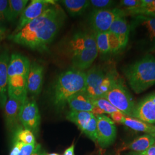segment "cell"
<instances>
[{"label": "cell", "instance_id": "36", "mask_svg": "<svg viewBox=\"0 0 155 155\" xmlns=\"http://www.w3.org/2000/svg\"><path fill=\"white\" fill-rule=\"evenodd\" d=\"M134 153L136 155H155V144L144 152H135Z\"/></svg>", "mask_w": 155, "mask_h": 155}, {"label": "cell", "instance_id": "43", "mask_svg": "<svg viewBox=\"0 0 155 155\" xmlns=\"http://www.w3.org/2000/svg\"><path fill=\"white\" fill-rule=\"evenodd\" d=\"M155 16V15H154V16ZM152 17H153V16H152Z\"/></svg>", "mask_w": 155, "mask_h": 155}, {"label": "cell", "instance_id": "35", "mask_svg": "<svg viewBox=\"0 0 155 155\" xmlns=\"http://www.w3.org/2000/svg\"><path fill=\"white\" fill-rule=\"evenodd\" d=\"M23 144H24L21 142L15 140L13 146L10 153V155H18L22 148Z\"/></svg>", "mask_w": 155, "mask_h": 155}, {"label": "cell", "instance_id": "16", "mask_svg": "<svg viewBox=\"0 0 155 155\" xmlns=\"http://www.w3.org/2000/svg\"><path fill=\"white\" fill-rule=\"evenodd\" d=\"M10 60L7 50L0 54V105L4 108L8 101V70Z\"/></svg>", "mask_w": 155, "mask_h": 155}, {"label": "cell", "instance_id": "45", "mask_svg": "<svg viewBox=\"0 0 155 155\" xmlns=\"http://www.w3.org/2000/svg\"><path fill=\"white\" fill-rule=\"evenodd\" d=\"M155 137H154V138H155Z\"/></svg>", "mask_w": 155, "mask_h": 155}, {"label": "cell", "instance_id": "40", "mask_svg": "<svg viewBox=\"0 0 155 155\" xmlns=\"http://www.w3.org/2000/svg\"><path fill=\"white\" fill-rule=\"evenodd\" d=\"M45 155H60L56 153H45Z\"/></svg>", "mask_w": 155, "mask_h": 155}, {"label": "cell", "instance_id": "4", "mask_svg": "<svg viewBox=\"0 0 155 155\" xmlns=\"http://www.w3.org/2000/svg\"><path fill=\"white\" fill-rule=\"evenodd\" d=\"M124 73L133 91L141 93L155 84V58L146 56L125 67Z\"/></svg>", "mask_w": 155, "mask_h": 155}, {"label": "cell", "instance_id": "41", "mask_svg": "<svg viewBox=\"0 0 155 155\" xmlns=\"http://www.w3.org/2000/svg\"><path fill=\"white\" fill-rule=\"evenodd\" d=\"M132 155H135V154H134V153H132Z\"/></svg>", "mask_w": 155, "mask_h": 155}, {"label": "cell", "instance_id": "39", "mask_svg": "<svg viewBox=\"0 0 155 155\" xmlns=\"http://www.w3.org/2000/svg\"><path fill=\"white\" fill-rule=\"evenodd\" d=\"M6 36V29L0 26V41L5 39Z\"/></svg>", "mask_w": 155, "mask_h": 155}, {"label": "cell", "instance_id": "17", "mask_svg": "<svg viewBox=\"0 0 155 155\" xmlns=\"http://www.w3.org/2000/svg\"><path fill=\"white\" fill-rule=\"evenodd\" d=\"M71 110L88 111L93 113L95 108L92 98L84 91L78 93L71 97L67 101Z\"/></svg>", "mask_w": 155, "mask_h": 155}, {"label": "cell", "instance_id": "8", "mask_svg": "<svg viewBox=\"0 0 155 155\" xmlns=\"http://www.w3.org/2000/svg\"><path fill=\"white\" fill-rule=\"evenodd\" d=\"M19 120L24 128L33 133H38L41 116L35 100L27 98L22 103L20 111Z\"/></svg>", "mask_w": 155, "mask_h": 155}, {"label": "cell", "instance_id": "31", "mask_svg": "<svg viewBox=\"0 0 155 155\" xmlns=\"http://www.w3.org/2000/svg\"><path fill=\"white\" fill-rule=\"evenodd\" d=\"M120 2L121 6L125 9V11L139 8L142 4V0H123Z\"/></svg>", "mask_w": 155, "mask_h": 155}, {"label": "cell", "instance_id": "22", "mask_svg": "<svg viewBox=\"0 0 155 155\" xmlns=\"http://www.w3.org/2000/svg\"><path fill=\"white\" fill-rule=\"evenodd\" d=\"M28 0H9L6 21H13L21 15L26 8Z\"/></svg>", "mask_w": 155, "mask_h": 155}, {"label": "cell", "instance_id": "25", "mask_svg": "<svg viewBox=\"0 0 155 155\" xmlns=\"http://www.w3.org/2000/svg\"><path fill=\"white\" fill-rule=\"evenodd\" d=\"M136 21L146 29L150 40H155V18L153 17L139 15Z\"/></svg>", "mask_w": 155, "mask_h": 155}, {"label": "cell", "instance_id": "21", "mask_svg": "<svg viewBox=\"0 0 155 155\" xmlns=\"http://www.w3.org/2000/svg\"><path fill=\"white\" fill-rule=\"evenodd\" d=\"M60 2L72 16L81 15L90 6L87 0H62Z\"/></svg>", "mask_w": 155, "mask_h": 155}, {"label": "cell", "instance_id": "7", "mask_svg": "<svg viewBox=\"0 0 155 155\" xmlns=\"http://www.w3.org/2000/svg\"><path fill=\"white\" fill-rule=\"evenodd\" d=\"M125 15L124 10L118 8L95 9L89 17L90 25L95 33L108 32L116 19Z\"/></svg>", "mask_w": 155, "mask_h": 155}, {"label": "cell", "instance_id": "33", "mask_svg": "<svg viewBox=\"0 0 155 155\" xmlns=\"http://www.w3.org/2000/svg\"><path fill=\"white\" fill-rule=\"evenodd\" d=\"M8 7V0H0V23L6 21Z\"/></svg>", "mask_w": 155, "mask_h": 155}, {"label": "cell", "instance_id": "5", "mask_svg": "<svg viewBox=\"0 0 155 155\" xmlns=\"http://www.w3.org/2000/svg\"><path fill=\"white\" fill-rule=\"evenodd\" d=\"M86 73L84 92L92 98L104 97L118 79L111 72H105L100 66L91 67Z\"/></svg>", "mask_w": 155, "mask_h": 155}, {"label": "cell", "instance_id": "20", "mask_svg": "<svg viewBox=\"0 0 155 155\" xmlns=\"http://www.w3.org/2000/svg\"><path fill=\"white\" fill-rule=\"evenodd\" d=\"M94 116L95 115L92 113L88 111L70 110L68 112L66 118L70 122L75 124L83 132Z\"/></svg>", "mask_w": 155, "mask_h": 155}, {"label": "cell", "instance_id": "32", "mask_svg": "<svg viewBox=\"0 0 155 155\" xmlns=\"http://www.w3.org/2000/svg\"><path fill=\"white\" fill-rule=\"evenodd\" d=\"M38 144H23L18 155H32L36 150Z\"/></svg>", "mask_w": 155, "mask_h": 155}, {"label": "cell", "instance_id": "15", "mask_svg": "<svg viewBox=\"0 0 155 155\" xmlns=\"http://www.w3.org/2000/svg\"><path fill=\"white\" fill-rule=\"evenodd\" d=\"M22 102L13 98L8 100L4 106L5 119L7 128L12 132L15 130L19 127L18 122L19 114Z\"/></svg>", "mask_w": 155, "mask_h": 155}, {"label": "cell", "instance_id": "30", "mask_svg": "<svg viewBox=\"0 0 155 155\" xmlns=\"http://www.w3.org/2000/svg\"><path fill=\"white\" fill-rule=\"evenodd\" d=\"M114 4V1L110 0H90V5L92 6L97 9H106L110 8Z\"/></svg>", "mask_w": 155, "mask_h": 155}, {"label": "cell", "instance_id": "18", "mask_svg": "<svg viewBox=\"0 0 155 155\" xmlns=\"http://www.w3.org/2000/svg\"><path fill=\"white\" fill-rule=\"evenodd\" d=\"M109 31L114 33L118 38L121 45V48L127 45L129 39V27L125 17L116 19L111 25Z\"/></svg>", "mask_w": 155, "mask_h": 155}, {"label": "cell", "instance_id": "23", "mask_svg": "<svg viewBox=\"0 0 155 155\" xmlns=\"http://www.w3.org/2000/svg\"><path fill=\"white\" fill-rule=\"evenodd\" d=\"M155 144V138L149 134H146L135 139L129 145L128 148L136 152H141L148 150Z\"/></svg>", "mask_w": 155, "mask_h": 155}, {"label": "cell", "instance_id": "12", "mask_svg": "<svg viewBox=\"0 0 155 155\" xmlns=\"http://www.w3.org/2000/svg\"><path fill=\"white\" fill-rule=\"evenodd\" d=\"M44 77V67L36 61L31 63L28 77V92L33 97L41 93Z\"/></svg>", "mask_w": 155, "mask_h": 155}, {"label": "cell", "instance_id": "11", "mask_svg": "<svg viewBox=\"0 0 155 155\" xmlns=\"http://www.w3.org/2000/svg\"><path fill=\"white\" fill-rule=\"evenodd\" d=\"M132 117L150 124H155V92L135 106Z\"/></svg>", "mask_w": 155, "mask_h": 155}, {"label": "cell", "instance_id": "28", "mask_svg": "<svg viewBox=\"0 0 155 155\" xmlns=\"http://www.w3.org/2000/svg\"><path fill=\"white\" fill-rule=\"evenodd\" d=\"M97 118L95 116L92 117L90 121L87 126L83 130V133L86 135L89 139H91L94 142L97 141Z\"/></svg>", "mask_w": 155, "mask_h": 155}, {"label": "cell", "instance_id": "42", "mask_svg": "<svg viewBox=\"0 0 155 155\" xmlns=\"http://www.w3.org/2000/svg\"><path fill=\"white\" fill-rule=\"evenodd\" d=\"M153 17H155V16H153Z\"/></svg>", "mask_w": 155, "mask_h": 155}, {"label": "cell", "instance_id": "13", "mask_svg": "<svg viewBox=\"0 0 155 155\" xmlns=\"http://www.w3.org/2000/svg\"><path fill=\"white\" fill-rule=\"evenodd\" d=\"M98 53L97 48L85 49L72 53L71 58L73 68L83 71L91 67Z\"/></svg>", "mask_w": 155, "mask_h": 155}, {"label": "cell", "instance_id": "44", "mask_svg": "<svg viewBox=\"0 0 155 155\" xmlns=\"http://www.w3.org/2000/svg\"><path fill=\"white\" fill-rule=\"evenodd\" d=\"M132 155V154H131V155Z\"/></svg>", "mask_w": 155, "mask_h": 155}, {"label": "cell", "instance_id": "27", "mask_svg": "<svg viewBox=\"0 0 155 155\" xmlns=\"http://www.w3.org/2000/svg\"><path fill=\"white\" fill-rule=\"evenodd\" d=\"M92 101L94 105L103 111L104 113L110 115L111 114L119 111L104 97H99L92 99Z\"/></svg>", "mask_w": 155, "mask_h": 155}, {"label": "cell", "instance_id": "26", "mask_svg": "<svg viewBox=\"0 0 155 155\" xmlns=\"http://www.w3.org/2000/svg\"><path fill=\"white\" fill-rule=\"evenodd\" d=\"M95 40L98 52L106 54L110 52L109 45L107 32L95 33Z\"/></svg>", "mask_w": 155, "mask_h": 155}, {"label": "cell", "instance_id": "29", "mask_svg": "<svg viewBox=\"0 0 155 155\" xmlns=\"http://www.w3.org/2000/svg\"><path fill=\"white\" fill-rule=\"evenodd\" d=\"M107 37L110 52H115L120 48H121V45L120 43V41L114 33L111 32L110 31H108Z\"/></svg>", "mask_w": 155, "mask_h": 155}, {"label": "cell", "instance_id": "19", "mask_svg": "<svg viewBox=\"0 0 155 155\" xmlns=\"http://www.w3.org/2000/svg\"><path fill=\"white\" fill-rule=\"evenodd\" d=\"M121 124L134 130L147 133L153 137L155 136V125L143 122L139 119L125 116Z\"/></svg>", "mask_w": 155, "mask_h": 155}, {"label": "cell", "instance_id": "46", "mask_svg": "<svg viewBox=\"0 0 155 155\" xmlns=\"http://www.w3.org/2000/svg\"></svg>", "mask_w": 155, "mask_h": 155}, {"label": "cell", "instance_id": "1", "mask_svg": "<svg viewBox=\"0 0 155 155\" xmlns=\"http://www.w3.org/2000/svg\"><path fill=\"white\" fill-rule=\"evenodd\" d=\"M66 18L65 13L56 4L17 33H12L9 39L29 49L43 52L48 50Z\"/></svg>", "mask_w": 155, "mask_h": 155}, {"label": "cell", "instance_id": "37", "mask_svg": "<svg viewBox=\"0 0 155 155\" xmlns=\"http://www.w3.org/2000/svg\"><path fill=\"white\" fill-rule=\"evenodd\" d=\"M74 144H72L70 147L67 148L63 153V155H75L74 153Z\"/></svg>", "mask_w": 155, "mask_h": 155}, {"label": "cell", "instance_id": "38", "mask_svg": "<svg viewBox=\"0 0 155 155\" xmlns=\"http://www.w3.org/2000/svg\"><path fill=\"white\" fill-rule=\"evenodd\" d=\"M45 153H46L45 151L41 149V145L40 144H38L36 148V150L33 152V154L32 155H45Z\"/></svg>", "mask_w": 155, "mask_h": 155}, {"label": "cell", "instance_id": "2", "mask_svg": "<svg viewBox=\"0 0 155 155\" xmlns=\"http://www.w3.org/2000/svg\"><path fill=\"white\" fill-rule=\"evenodd\" d=\"M86 73L73 68L61 73L54 83L51 99L58 110L63 109L71 97L85 91Z\"/></svg>", "mask_w": 155, "mask_h": 155}, {"label": "cell", "instance_id": "3", "mask_svg": "<svg viewBox=\"0 0 155 155\" xmlns=\"http://www.w3.org/2000/svg\"><path fill=\"white\" fill-rule=\"evenodd\" d=\"M31 62L20 54L10 57L8 70V95L23 103L28 98V77Z\"/></svg>", "mask_w": 155, "mask_h": 155}, {"label": "cell", "instance_id": "24", "mask_svg": "<svg viewBox=\"0 0 155 155\" xmlns=\"http://www.w3.org/2000/svg\"><path fill=\"white\" fill-rule=\"evenodd\" d=\"M14 140L25 144H36V138L34 133L21 126L14 132Z\"/></svg>", "mask_w": 155, "mask_h": 155}, {"label": "cell", "instance_id": "14", "mask_svg": "<svg viewBox=\"0 0 155 155\" xmlns=\"http://www.w3.org/2000/svg\"><path fill=\"white\" fill-rule=\"evenodd\" d=\"M97 48L95 34L78 32L74 35L68 43L70 54L88 48Z\"/></svg>", "mask_w": 155, "mask_h": 155}, {"label": "cell", "instance_id": "34", "mask_svg": "<svg viewBox=\"0 0 155 155\" xmlns=\"http://www.w3.org/2000/svg\"><path fill=\"white\" fill-rule=\"evenodd\" d=\"M110 116L111 117L112 120L114 121V122L121 124L122 120L124 118L125 115L121 111H118L114 112V113L111 114Z\"/></svg>", "mask_w": 155, "mask_h": 155}, {"label": "cell", "instance_id": "6", "mask_svg": "<svg viewBox=\"0 0 155 155\" xmlns=\"http://www.w3.org/2000/svg\"><path fill=\"white\" fill-rule=\"evenodd\" d=\"M125 116L132 117L135 104L122 81L118 78L104 97Z\"/></svg>", "mask_w": 155, "mask_h": 155}, {"label": "cell", "instance_id": "9", "mask_svg": "<svg viewBox=\"0 0 155 155\" xmlns=\"http://www.w3.org/2000/svg\"><path fill=\"white\" fill-rule=\"evenodd\" d=\"M56 4L52 0H32L21 14L16 28L13 31L16 33L29 22L41 16L50 6Z\"/></svg>", "mask_w": 155, "mask_h": 155}, {"label": "cell", "instance_id": "10", "mask_svg": "<svg viewBox=\"0 0 155 155\" xmlns=\"http://www.w3.org/2000/svg\"><path fill=\"white\" fill-rule=\"evenodd\" d=\"M95 117L97 127V141L101 148H105L113 144L116 139V127L110 118L104 114Z\"/></svg>", "mask_w": 155, "mask_h": 155}]
</instances>
